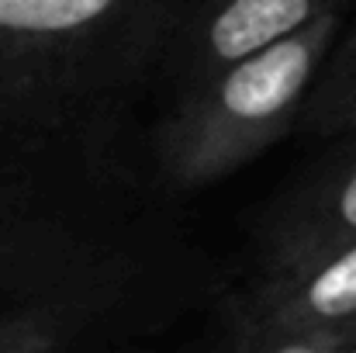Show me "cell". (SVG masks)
Instances as JSON below:
<instances>
[{
  "label": "cell",
  "mask_w": 356,
  "mask_h": 353,
  "mask_svg": "<svg viewBox=\"0 0 356 353\" xmlns=\"http://www.w3.org/2000/svg\"><path fill=\"white\" fill-rule=\"evenodd\" d=\"M197 0H0V226L97 229L145 191V108Z\"/></svg>",
  "instance_id": "obj_1"
},
{
  "label": "cell",
  "mask_w": 356,
  "mask_h": 353,
  "mask_svg": "<svg viewBox=\"0 0 356 353\" xmlns=\"http://www.w3.org/2000/svg\"><path fill=\"white\" fill-rule=\"evenodd\" d=\"M336 38L339 10L184 84L159 121V177L177 187H201L280 142L305 115Z\"/></svg>",
  "instance_id": "obj_2"
},
{
  "label": "cell",
  "mask_w": 356,
  "mask_h": 353,
  "mask_svg": "<svg viewBox=\"0 0 356 353\" xmlns=\"http://www.w3.org/2000/svg\"><path fill=\"white\" fill-rule=\"evenodd\" d=\"M249 322L305 333L356 329V239L270 263L256 284Z\"/></svg>",
  "instance_id": "obj_3"
},
{
  "label": "cell",
  "mask_w": 356,
  "mask_h": 353,
  "mask_svg": "<svg viewBox=\"0 0 356 353\" xmlns=\"http://www.w3.org/2000/svg\"><path fill=\"white\" fill-rule=\"evenodd\" d=\"M346 0H197L180 42L173 49V66L184 84L218 70L238 56H249L277 38H287L325 14H343Z\"/></svg>",
  "instance_id": "obj_4"
},
{
  "label": "cell",
  "mask_w": 356,
  "mask_h": 353,
  "mask_svg": "<svg viewBox=\"0 0 356 353\" xmlns=\"http://www.w3.org/2000/svg\"><path fill=\"white\" fill-rule=\"evenodd\" d=\"M356 135V132H353ZM356 239V139L284 194L266 219V267Z\"/></svg>",
  "instance_id": "obj_5"
},
{
  "label": "cell",
  "mask_w": 356,
  "mask_h": 353,
  "mask_svg": "<svg viewBox=\"0 0 356 353\" xmlns=\"http://www.w3.org/2000/svg\"><path fill=\"white\" fill-rule=\"evenodd\" d=\"M301 128L315 135H353L356 132V28L339 42L305 104Z\"/></svg>",
  "instance_id": "obj_6"
},
{
  "label": "cell",
  "mask_w": 356,
  "mask_h": 353,
  "mask_svg": "<svg viewBox=\"0 0 356 353\" xmlns=\"http://www.w3.org/2000/svg\"><path fill=\"white\" fill-rule=\"evenodd\" d=\"M70 329V305L49 301L0 315V353H52Z\"/></svg>",
  "instance_id": "obj_7"
},
{
  "label": "cell",
  "mask_w": 356,
  "mask_h": 353,
  "mask_svg": "<svg viewBox=\"0 0 356 353\" xmlns=\"http://www.w3.org/2000/svg\"><path fill=\"white\" fill-rule=\"evenodd\" d=\"M353 336L346 333H305V329H273L249 322V336L238 353H343Z\"/></svg>",
  "instance_id": "obj_8"
},
{
  "label": "cell",
  "mask_w": 356,
  "mask_h": 353,
  "mask_svg": "<svg viewBox=\"0 0 356 353\" xmlns=\"http://www.w3.org/2000/svg\"><path fill=\"white\" fill-rule=\"evenodd\" d=\"M343 353H356V340H350V343H346V350Z\"/></svg>",
  "instance_id": "obj_9"
},
{
  "label": "cell",
  "mask_w": 356,
  "mask_h": 353,
  "mask_svg": "<svg viewBox=\"0 0 356 353\" xmlns=\"http://www.w3.org/2000/svg\"><path fill=\"white\" fill-rule=\"evenodd\" d=\"M353 340H356V329H353Z\"/></svg>",
  "instance_id": "obj_10"
}]
</instances>
